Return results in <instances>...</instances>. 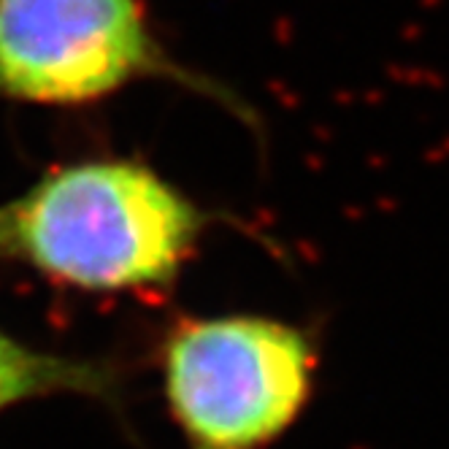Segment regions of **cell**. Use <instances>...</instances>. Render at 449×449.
<instances>
[{
  "instance_id": "1",
  "label": "cell",
  "mask_w": 449,
  "mask_h": 449,
  "mask_svg": "<svg viewBox=\"0 0 449 449\" xmlns=\"http://www.w3.org/2000/svg\"><path fill=\"white\" fill-rule=\"evenodd\" d=\"M214 222L144 160L84 157L0 201V263L82 293H160Z\"/></svg>"
},
{
  "instance_id": "2",
  "label": "cell",
  "mask_w": 449,
  "mask_h": 449,
  "mask_svg": "<svg viewBox=\"0 0 449 449\" xmlns=\"http://www.w3.org/2000/svg\"><path fill=\"white\" fill-rule=\"evenodd\" d=\"M320 346L268 314L184 317L160 341L163 398L187 449H268L306 412Z\"/></svg>"
},
{
  "instance_id": "3",
  "label": "cell",
  "mask_w": 449,
  "mask_h": 449,
  "mask_svg": "<svg viewBox=\"0 0 449 449\" xmlns=\"http://www.w3.org/2000/svg\"><path fill=\"white\" fill-rule=\"evenodd\" d=\"M139 82H171L258 127L239 92L176 60L144 0H0V101L101 103Z\"/></svg>"
},
{
  "instance_id": "4",
  "label": "cell",
  "mask_w": 449,
  "mask_h": 449,
  "mask_svg": "<svg viewBox=\"0 0 449 449\" xmlns=\"http://www.w3.org/2000/svg\"><path fill=\"white\" fill-rule=\"evenodd\" d=\"M46 398H84L120 409L125 377L106 358L41 349L0 328V415Z\"/></svg>"
}]
</instances>
